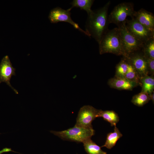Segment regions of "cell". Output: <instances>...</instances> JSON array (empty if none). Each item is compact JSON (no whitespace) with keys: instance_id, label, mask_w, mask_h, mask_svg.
Here are the masks:
<instances>
[{"instance_id":"obj_12","label":"cell","mask_w":154,"mask_h":154,"mask_svg":"<svg viewBox=\"0 0 154 154\" xmlns=\"http://www.w3.org/2000/svg\"><path fill=\"white\" fill-rule=\"evenodd\" d=\"M108 83L111 88L118 90H131L134 88L139 85L138 83L129 80L125 77L115 76L110 79Z\"/></svg>"},{"instance_id":"obj_2","label":"cell","mask_w":154,"mask_h":154,"mask_svg":"<svg viewBox=\"0 0 154 154\" xmlns=\"http://www.w3.org/2000/svg\"><path fill=\"white\" fill-rule=\"evenodd\" d=\"M99 44L100 54L110 53L117 55H125L119 29L108 30L102 39Z\"/></svg>"},{"instance_id":"obj_8","label":"cell","mask_w":154,"mask_h":154,"mask_svg":"<svg viewBox=\"0 0 154 154\" xmlns=\"http://www.w3.org/2000/svg\"><path fill=\"white\" fill-rule=\"evenodd\" d=\"M100 110L90 105L83 106L78 113L75 125L86 128H93L92 123L98 117Z\"/></svg>"},{"instance_id":"obj_25","label":"cell","mask_w":154,"mask_h":154,"mask_svg":"<svg viewBox=\"0 0 154 154\" xmlns=\"http://www.w3.org/2000/svg\"></svg>"},{"instance_id":"obj_4","label":"cell","mask_w":154,"mask_h":154,"mask_svg":"<svg viewBox=\"0 0 154 154\" xmlns=\"http://www.w3.org/2000/svg\"><path fill=\"white\" fill-rule=\"evenodd\" d=\"M135 11L132 3L125 2L119 4L114 7L108 15L109 23L118 27L126 23L128 16L133 18Z\"/></svg>"},{"instance_id":"obj_19","label":"cell","mask_w":154,"mask_h":154,"mask_svg":"<svg viewBox=\"0 0 154 154\" xmlns=\"http://www.w3.org/2000/svg\"><path fill=\"white\" fill-rule=\"evenodd\" d=\"M142 50L146 58L154 59V38L144 43Z\"/></svg>"},{"instance_id":"obj_1","label":"cell","mask_w":154,"mask_h":154,"mask_svg":"<svg viewBox=\"0 0 154 154\" xmlns=\"http://www.w3.org/2000/svg\"><path fill=\"white\" fill-rule=\"evenodd\" d=\"M110 4L109 1L103 7L92 10L88 15L85 31L89 37H92L98 44L109 30L108 11Z\"/></svg>"},{"instance_id":"obj_17","label":"cell","mask_w":154,"mask_h":154,"mask_svg":"<svg viewBox=\"0 0 154 154\" xmlns=\"http://www.w3.org/2000/svg\"><path fill=\"white\" fill-rule=\"evenodd\" d=\"M94 1L93 0H74L70 3L72 7L69 9L71 10L74 7L79 8L85 11L88 15L92 11L91 7Z\"/></svg>"},{"instance_id":"obj_23","label":"cell","mask_w":154,"mask_h":154,"mask_svg":"<svg viewBox=\"0 0 154 154\" xmlns=\"http://www.w3.org/2000/svg\"><path fill=\"white\" fill-rule=\"evenodd\" d=\"M150 100H152L153 102L154 103V92L153 91L151 93L149 94Z\"/></svg>"},{"instance_id":"obj_24","label":"cell","mask_w":154,"mask_h":154,"mask_svg":"<svg viewBox=\"0 0 154 154\" xmlns=\"http://www.w3.org/2000/svg\"><path fill=\"white\" fill-rule=\"evenodd\" d=\"M2 153V152L1 151H0V154Z\"/></svg>"},{"instance_id":"obj_21","label":"cell","mask_w":154,"mask_h":154,"mask_svg":"<svg viewBox=\"0 0 154 154\" xmlns=\"http://www.w3.org/2000/svg\"><path fill=\"white\" fill-rule=\"evenodd\" d=\"M124 77L130 81L140 85V78L136 71L129 62L128 68Z\"/></svg>"},{"instance_id":"obj_3","label":"cell","mask_w":154,"mask_h":154,"mask_svg":"<svg viewBox=\"0 0 154 154\" xmlns=\"http://www.w3.org/2000/svg\"><path fill=\"white\" fill-rule=\"evenodd\" d=\"M50 132L64 140L83 143L91 138L95 133L93 128H86L75 125L71 128L61 131Z\"/></svg>"},{"instance_id":"obj_22","label":"cell","mask_w":154,"mask_h":154,"mask_svg":"<svg viewBox=\"0 0 154 154\" xmlns=\"http://www.w3.org/2000/svg\"><path fill=\"white\" fill-rule=\"evenodd\" d=\"M146 59L148 73L153 75L154 73V59L146 58Z\"/></svg>"},{"instance_id":"obj_20","label":"cell","mask_w":154,"mask_h":154,"mask_svg":"<svg viewBox=\"0 0 154 154\" xmlns=\"http://www.w3.org/2000/svg\"><path fill=\"white\" fill-rule=\"evenodd\" d=\"M129 62L123 58L117 65L115 76L124 77L128 69Z\"/></svg>"},{"instance_id":"obj_11","label":"cell","mask_w":154,"mask_h":154,"mask_svg":"<svg viewBox=\"0 0 154 154\" xmlns=\"http://www.w3.org/2000/svg\"><path fill=\"white\" fill-rule=\"evenodd\" d=\"M133 18L147 29L154 32V16L152 13L141 8L135 11Z\"/></svg>"},{"instance_id":"obj_9","label":"cell","mask_w":154,"mask_h":154,"mask_svg":"<svg viewBox=\"0 0 154 154\" xmlns=\"http://www.w3.org/2000/svg\"><path fill=\"white\" fill-rule=\"evenodd\" d=\"M70 10L68 9L65 10L60 7H57L52 9L50 11L48 18L51 23H56L58 22L68 23L76 29L88 36L85 31L79 27L78 24L74 21L71 18Z\"/></svg>"},{"instance_id":"obj_10","label":"cell","mask_w":154,"mask_h":154,"mask_svg":"<svg viewBox=\"0 0 154 154\" xmlns=\"http://www.w3.org/2000/svg\"><path fill=\"white\" fill-rule=\"evenodd\" d=\"M15 69L12 66V64L7 55L4 56L2 59L0 64V84L5 83L17 94L18 91L11 85L10 82L13 76H15Z\"/></svg>"},{"instance_id":"obj_18","label":"cell","mask_w":154,"mask_h":154,"mask_svg":"<svg viewBox=\"0 0 154 154\" xmlns=\"http://www.w3.org/2000/svg\"><path fill=\"white\" fill-rule=\"evenodd\" d=\"M150 100L149 94L141 92L133 97L131 102L135 105L141 107L147 103Z\"/></svg>"},{"instance_id":"obj_16","label":"cell","mask_w":154,"mask_h":154,"mask_svg":"<svg viewBox=\"0 0 154 154\" xmlns=\"http://www.w3.org/2000/svg\"><path fill=\"white\" fill-rule=\"evenodd\" d=\"M142 92L150 94L154 89V78L153 76H145L140 79Z\"/></svg>"},{"instance_id":"obj_7","label":"cell","mask_w":154,"mask_h":154,"mask_svg":"<svg viewBox=\"0 0 154 154\" xmlns=\"http://www.w3.org/2000/svg\"><path fill=\"white\" fill-rule=\"evenodd\" d=\"M123 57L133 66L140 79L148 75L147 59L142 50L127 54Z\"/></svg>"},{"instance_id":"obj_15","label":"cell","mask_w":154,"mask_h":154,"mask_svg":"<svg viewBox=\"0 0 154 154\" xmlns=\"http://www.w3.org/2000/svg\"><path fill=\"white\" fill-rule=\"evenodd\" d=\"M84 149L88 154H107V152L103 151L101 147L93 141L91 138L84 142Z\"/></svg>"},{"instance_id":"obj_14","label":"cell","mask_w":154,"mask_h":154,"mask_svg":"<svg viewBox=\"0 0 154 154\" xmlns=\"http://www.w3.org/2000/svg\"><path fill=\"white\" fill-rule=\"evenodd\" d=\"M102 117L104 120L109 122L112 126H116L119 121V117L117 113L113 110L103 111L100 110L98 117Z\"/></svg>"},{"instance_id":"obj_5","label":"cell","mask_w":154,"mask_h":154,"mask_svg":"<svg viewBox=\"0 0 154 154\" xmlns=\"http://www.w3.org/2000/svg\"><path fill=\"white\" fill-rule=\"evenodd\" d=\"M126 23H123L117 27L119 29L125 53L124 56L141 50L143 45V44L136 38L127 29L126 26Z\"/></svg>"},{"instance_id":"obj_6","label":"cell","mask_w":154,"mask_h":154,"mask_svg":"<svg viewBox=\"0 0 154 154\" xmlns=\"http://www.w3.org/2000/svg\"><path fill=\"white\" fill-rule=\"evenodd\" d=\"M125 25L128 31L143 44L154 38V32L147 29L134 18L127 19Z\"/></svg>"},{"instance_id":"obj_13","label":"cell","mask_w":154,"mask_h":154,"mask_svg":"<svg viewBox=\"0 0 154 154\" xmlns=\"http://www.w3.org/2000/svg\"><path fill=\"white\" fill-rule=\"evenodd\" d=\"M122 136V134L118 129L116 126H115L114 132L109 133L107 134L105 144L101 147H105L108 149H111L115 146L118 140Z\"/></svg>"}]
</instances>
